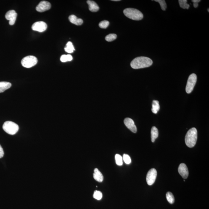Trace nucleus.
Returning <instances> with one entry per match:
<instances>
[{"instance_id": "1", "label": "nucleus", "mask_w": 209, "mask_h": 209, "mask_svg": "<svg viewBox=\"0 0 209 209\" xmlns=\"http://www.w3.org/2000/svg\"><path fill=\"white\" fill-rule=\"evenodd\" d=\"M153 64L152 59L145 57H137L132 61L131 66L134 69H139L150 67Z\"/></svg>"}, {"instance_id": "2", "label": "nucleus", "mask_w": 209, "mask_h": 209, "mask_svg": "<svg viewBox=\"0 0 209 209\" xmlns=\"http://www.w3.org/2000/svg\"><path fill=\"white\" fill-rule=\"evenodd\" d=\"M197 130L195 128H192L188 131L185 136V143L188 147H194L197 143Z\"/></svg>"}, {"instance_id": "3", "label": "nucleus", "mask_w": 209, "mask_h": 209, "mask_svg": "<svg viewBox=\"0 0 209 209\" xmlns=\"http://www.w3.org/2000/svg\"><path fill=\"white\" fill-rule=\"evenodd\" d=\"M123 12L127 17L133 20H141L143 18L142 13L136 9L128 8L125 9Z\"/></svg>"}, {"instance_id": "4", "label": "nucleus", "mask_w": 209, "mask_h": 209, "mask_svg": "<svg viewBox=\"0 0 209 209\" xmlns=\"http://www.w3.org/2000/svg\"><path fill=\"white\" fill-rule=\"evenodd\" d=\"M2 128L7 134L14 135L18 131L19 128L17 124L12 121H7L5 122L3 125Z\"/></svg>"}, {"instance_id": "5", "label": "nucleus", "mask_w": 209, "mask_h": 209, "mask_svg": "<svg viewBox=\"0 0 209 209\" xmlns=\"http://www.w3.org/2000/svg\"><path fill=\"white\" fill-rule=\"evenodd\" d=\"M38 62L37 59L35 56H30L24 57L22 61V66L29 68L36 65Z\"/></svg>"}, {"instance_id": "6", "label": "nucleus", "mask_w": 209, "mask_h": 209, "mask_svg": "<svg viewBox=\"0 0 209 209\" xmlns=\"http://www.w3.org/2000/svg\"><path fill=\"white\" fill-rule=\"evenodd\" d=\"M197 75L193 73L189 75L186 85V90L187 94H190L193 90L197 81Z\"/></svg>"}, {"instance_id": "7", "label": "nucleus", "mask_w": 209, "mask_h": 209, "mask_svg": "<svg viewBox=\"0 0 209 209\" xmlns=\"http://www.w3.org/2000/svg\"><path fill=\"white\" fill-rule=\"evenodd\" d=\"M157 176V171L155 168L151 169L146 176V182L148 185L152 186L155 181Z\"/></svg>"}, {"instance_id": "8", "label": "nucleus", "mask_w": 209, "mask_h": 209, "mask_svg": "<svg viewBox=\"0 0 209 209\" xmlns=\"http://www.w3.org/2000/svg\"><path fill=\"white\" fill-rule=\"evenodd\" d=\"M47 27V26L46 22H38L33 24L32 26V29L34 31L43 32L46 31Z\"/></svg>"}, {"instance_id": "9", "label": "nucleus", "mask_w": 209, "mask_h": 209, "mask_svg": "<svg viewBox=\"0 0 209 209\" xmlns=\"http://www.w3.org/2000/svg\"><path fill=\"white\" fill-rule=\"evenodd\" d=\"M51 5L49 2L42 1L36 6V10L39 12H43L51 8Z\"/></svg>"}, {"instance_id": "10", "label": "nucleus", "mask_w": 209, "mask_h": 209, "mask_svg": "<svg viewBox=\"0 0 209 209\" xmlns=\"http://www.w3.org/2000/svg\"><path fill=\"white\" fill-rule=\"evenodd\" d=\"M17 17V13L14 10H10L6 13L5 17L6 20H9V24L10 25H14L15 23Z\"/></svg>"}, {"instance_id": "11", "label": "nucleus", "mask_w": 209, "mask_h": 209, "mask_svg": "<svg viewBox=\"0 0 209 209\" xmlns=\"http://www.w3.org/2000/svg\"><path fill=\"white\" fill-rule=\"evenodd\" d=\"M178 172L183 178L186 179L189 176V171L187 166L185 164L182 163L178 168Z\"/></svg>"}, {"instance_id": "12", "label": "nucleus", "mask_w": 209, "mask_h": 209, "mask_svg": "<svg viewBox=\"0 0 209 209\" xmlns=\"http://www.w3.org/2000/svg\"><path fill=\"white\" fill-rule=\"evenodd\" d=\"M124 124L127 128L132 132H137V128L134 124V121L131 119L129 118H125L124 120Z\"/></svg>"}, {"instance_id": "13", "label": "nucleus", "mask_w": 209, "mask_h": 209, "mask_svg": "<svg viewBox=\"0 0 209 209\" xmlns=\"http://www.w3.org/2000/svg\"><path fill=\"white\" fill-rule=\"evenodd\" d=\"M87 3L89 6V9L91 12H96L99 10V6L94 1L88 0L87 1Z\"/></svg>"}, {"instance_id": "14", "label": "nucleus", "mask_w": 209, "mask_h": 209, "mask_svg": "<svg viewBox=\"0 0 209 209\" xmlns=\"http://www.w3.org/2000/svg\"><path fill=\"white\" fill-rule=\"evenodd\" d=\"M69 20L72 23L75 25L80 26L82 25L83 20L82 19L78 18L75 15H71L69 17Z\"/></svg>"}, {"instance_id": "15", "label": "nucleus", "mask_w": 209, "mask_h": 209, "mask_svg": "<svg viewBox=\"0 0 209 209\" xmlns=\"http://www.w3.org/2000/svg\"><path fill=\"white\" fill-rule=\"evenodd\" d=\"M94 173L93 176L95 180L99 182H102L104 180V176L102 173H101L98 168H95L94 170Z\"/></svg>"}, {"instance_id": "16", "label": "nucleus", "mask_w": 209, "mask_h": 209, "mask_svg": "<svg viewBox=\"0 0 209 209\" xmlns=\"http://www.w3.org/2000/svg\"><path fill=\"white\" fill-rule=\"evenodd\" d=\"M11 86V84L8 82H0V93H2L9 89Z\"/></svg>"}, {"instance_id": "17", "label": "nucleus", "mask_w": 209, "mask_h": 209, "mask_svg": "<svg viewBox=\"0 0 209 209\" xmlns=\"http://www.w3.org/2000/svg\"><path fill=\"white\" fill-rule=\"evenodd\" d=\"M151 140L152 142H155V139L158 137V131L156 127H153L151 129Z\"/></svg>"}, {"instance_id": "18", "label": "nucleus", "mask_w": 209, "mask_h": 209, "mask_svg": "<svg viewBox=\"0 0 209 209\" xmlns=\"http://www.w3.org/2000/svg\"><path fill=\"white\" fill-rule=\"evenodd\" d=\"M160 107L159 102L157 100H153L152 103V111L153 113L156 114L160 110Z\"/></svg>"}, {"instance_id": "19", "label": "nucleus", "mask_w": 209, "mask_h": 209, "mask_svg": "<svg viewBox=\"0 0 209 209\" xmlns=\"http://www.w3.org/2000/svg\"><path fill=\"white\" fill-rule=\"evenodd\" d=\"M66 52L68 53H72L75 50L73 43L71 41H69L67 43L66 46L64 48Z\"/></svg>"}, {"instance_id": "20", "label": "nucleus", "mask_w": 209, "mask_h": 209, "mask_svg": "<svg viewBox=\"0 0 209 209\" xmlns=\"http://www.w3.org/2000/svg\"><path fill=\"white\" fill-rule=\"evenodd\" d=\"M73 58L70 55H63L61 56V61L62 62H65L67 61H70L73 60Z\"/></svg>"}, {"instance_id": "21", "label": "nucleus", "mask_w": 209, "mask_h": 209, "mask_svg": "<svg viewBox=\"0 0 209 209\" xmlns=\"http://www.w3.org/2000/svg\"><path fill=\"white\" fill-rule=\"evenodd\" d=\"M166 198L167 200L170 204H173L175 202L174 196L172 192H168L166 194Z\"/></svg>"}, {"instance_id": "22", "label": "nucleus", "mask_w": 209, "mask_h": 209, "mask_svg": "<svg viewBox=\"0 0 209 209\" xmlns=\"http://www.w3.org/2000/svg\"><path fill=\"white\" fill-rule=\"evenodd\" d=\"M180 7L183 9H188L189 7V5L187 4V0H179L178 1Z\"/></svg>"}, {"instance_id": "23", "label": "nucleus", "mask_w": 209, "mask_h": 209, "mask_svg": "<svg viewBox=\"0 0 209 209\" xmlns=\"http://www.w3.org/2000/svg\"><path fill=\"white\" fill-rule=\"evenodd\" d=\"M116 163L118 166H121L123 165V158L121 155L116 154L115 156Z\"/></svg>"}, {"instance_id": "24", "label": "nucleus", "mask_w": 209, "mask_h": 209, "mask_svg": "<svg viewBox=\"0 0 209 209\" xmlns=\"http://www.w3.org/2000/svg\"><path fill=\"white\" fill-rule=\"evenodd\" d=\"M117 35L115 34H110L105 37V40L109 42L112 41L116 39Z\"/></svg>"}, {"instance_id": "25", "label": "nucleus", "mask_w": 209, "mask_h": 209, "mask_svg": "<svg viewBox=\"0 0 209 209\" xmlns=\"http://www.w3.org/2000/svg\"><path fill=\"white\" fill-rule=\"evenodd\" d=\"M93 197L98 200H100L102 197V193L100 191L96 190L95 191Z\"/></svg>"}, {"instance_id": "26", "label": "nucleus", "mask_w": 209, "mask_h": 209, "mask_svg": "<svg viewBox=\"0 0 209 209\" xmlns=\"http://www.w3.org/2000/svg\"><path fill=\"white\" fill-rule=\"evenodd\" d=\"M157 2H158L160 4L162 10L165 11L167 8V4L164 0H155Z\"/></svg>"}, {"instance_id": "27", "label": "nucleus", "mask_w": 209, "mask_h": 209, "mask_svg": "<svg viewBox=\"0 0 209 209\" xmlns=\"http://www.w3.org/2000/svg\"><path fill=\"white\" fill-rule=\"evenodd\" d=\"M109 25V21L104 20L100 22L99 26L101 28L106 29L108 27Z\"/></svg>"}, {"instance_id": "28", "label": "nucleus", "mask_w": 209, "mask_h": 209, "mask_svg": "<svg viewBox=\"0 0 209 209\" xmlns=\"http://www.w3.org/2000/svg\"><path fill=\"white\" fill-rule=\"evenodd\" d=\"M123 160L124 161L125 163L127 164H129L131 163V160L129 155L127 154H124L123 155Z\"/></svg>"}, {"instance_id": "29", "label": "nucleus", "mask_w": 209, "mask_h": 209, "mask_svg": "<svg viewBox=\"0 0 209 209\" xmlns=\"http://www.w3.org/2000/svg\"><path fill=\"white\" fill-rule=\"evenodd\" d=\"M4 152L3 148L1 145H0V158H2L4 155Z\"/></svg>"}, {"instance_id": "30", "label": "nucleus", "mask_w": 209, "mask_h": 209, "mask_svg": "<svg viewBox=\"0 0 209 209\" xmlns=\"http://www.w3.org/2000/svg\"><path fill=\"white\" fill-rule=\"evenodd\" d=\"M193 6L195 8H197L198 6V3H193Z\"/></svg>"}, {"instance_id": "31", "label": "nucleus", "mask_w": 209, "mask_h": 209, "mask_svg": "<svg viewBox=\"0 0 209 209\" xmlns=\"http://www.w3.org/2000/svg\"><path fill=\"white\" fill-rule=\"evenodd\" d=\"M200 0H192V2L193 3H197L200 2Z\"/></svg>"}, {"instance_id": "32", "label": "nucleus", "mask_w": 209, "mask_h": 209, "mask_svg": "<svg viewBox=\"0 0 209 209\" xmlns=\"http://www.w3.org/2000/svg\"><path fill=\"white\" fill-rule=\"evenodd\" d=\"M120 1V0H113V1Z\"/></svg>"}, {"instance_id": "33", "label": "nucleus", "mask_w": 209, "mask_h": 209, "mask_svg": "<svg viewBox=\"0 0 209 209\" xmlns=\"http://www.w3.org/2000/svg\"><path fill=\"white\" fill-rule=\"evenodd\" d=\"M209 9L208 8V12H209Z\"/></svg>"}]
</instances>
